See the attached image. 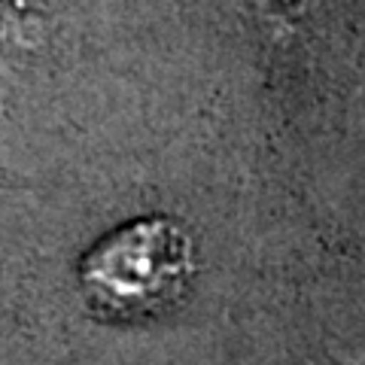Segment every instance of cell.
<instances>
[{
    "instance_id": "1",
    "label": "cell",
    "mask_w": 365,
    "mask_h": 365,
    "mask_svg": "<svg viewBox=\"0 0 365 365\" xmlns=\"http://www.w3.org/2000/svg\"><path fill=\"white\" fill-rule=\"evenodd\" d=\"M189 265L186 235L168 220H143L107 237L88 256L83 277L110 304L153 307L177 292Z\"/></svg>"
}]
</instances>
